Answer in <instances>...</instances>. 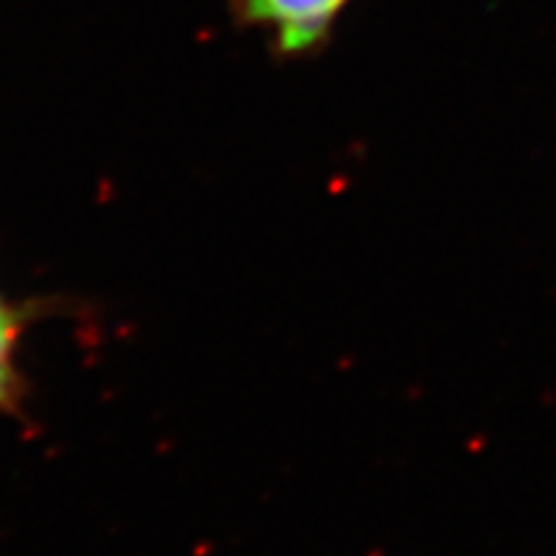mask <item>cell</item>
<instances>
[{"label":"cell","instance_id":"1","mask_svg":"<svg viewBox=\"0 0 556 556\" xmlns=\"http://www.w3.org/2000/svg\"><path fill=\"white\" fill-rule=\"evenodd\" d=\"M348 0H232V11L248 26H270L283 54L315 50L328 39L332 21Z\"/></svg>","mask_w":556,"mask_h":556},{"label":"cell","instance_id":"2","mask_svg":"<svg viewBox=\"0 0 556 556\" xmlns=\"http://www.w3.org/2000/svg\"><path fill=\"white\" fill-rule=\"evenodd\" d=\"M13 332H16V328L0 330V407L9 405L18 389L16 371H13V361H11Z\"/></svg>","mask_w":556,"mask_h":556},{"label":"cell","instance_id":"3","mask_svg":"<svg viewBox=\"0 0 556 556\" xmlns=\"http://www.w3.org/2000/svg\"><path fill=\"white\" fill-rule=\"evenodd\" d=\"M3 328H16V323H13L11 312L3 307V302H0V330H3Z\"/></svg>","mask_w":556,"mask_h":556}]
</instances>
